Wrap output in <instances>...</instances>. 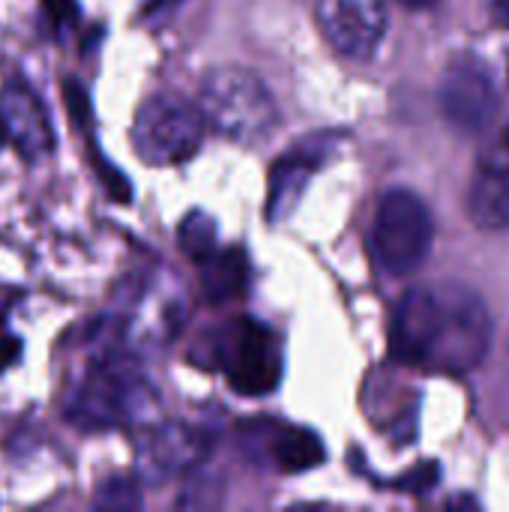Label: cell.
<instances>
[{
	"instance_id": "6da1fadb",
	"label": "cell",
	"mask_w": 509,
	"mask_h": 512,
	"mask_svg": "<svg viewBox=\"0 0 509 512\" xmlns=\"http://www.w3.org/2000/svg\"><path fill=\"white\" fill-rule=\"evenodd\" d=\"M489 345V306L468 285H417L396 303L390 354L399 363L441 375H468L486 360Z\"/></svg>"
},
{
	"instance_id": "7a4b0ae2",
	"label": "cell",
	"mask_w": 509,
	"mask_h": 512,
	"mask_svg": "<svg viewBox=\"0 0 509 512\" xmlns=\"http://www.w3.org/2000/svg\"><path fill=\"white\" fill-rule=\"evenodd\" d=\"M156 414L159 396L126 354H102L63 405L66 423L78 432L144 429Z\"/></svg>"
},
{
	"instance_id": "3957f363",
	"label": "cell",
	"mask_w": 509,
	"mask_h": 512,
	"mask_svg": "<svg viewBox=\"0 0 509 512\" xmlns=\"http://www.w3.org/2000/svg\"><path fill=\"white\" fill-rule=\"evenodd\" d=\"M198 108L207 120V129L243 147L261 144L279 123L273 93L255 72L243 66H219L207 72L198 90Z\"/></svg>"
},
{
	"instance_id": "277c9868",
	"label": "cell",
	"mask_w": 509,
	"mask_h": 512,
	"mask_svg": "<svg viewBox=\"0 0 509 512\" xmlns=\"http://www.w3.org/2000/svg\"><path fill=\"white\" fill-rule=\"evenodd\" d=\"M207 120L198 102L183 99L180 93H153L141 102L132 123L135 153L147 165H180L189 162L204 144Z\"/></svg>"
},
{
	"instance_id": "5b68a950",
	"label": "cell",
	"mask_w": 509,
	"mask_h": 512,
	"mask_svg": "<svg viewBox=\"0 0 509 512\" xmlns=\"http://www.w3.org/2000/svg\"><path fill=\"white\" fill-rule=\"evenodd\" d=\"M435 240V219L411 189H390L375 213L372 255L381 273L408 276L423 267Z\"/></svg>"
},
{
	"instance_id": "8992f818",
	"label": "cell",
	"mask_w": 509,
	"mask_h": 512,
	"mask_svg": "<svg viewBox=\"0 0 509 512\" xmlns=\"http://www.w3.org/2000/svg\"><path fill=\"white\" fill-rule=\"evenodd\" d=\"M213 366L240 396H267L282 381V345L255 318H234L213 333Z\"/></svg>"
},
{
	"instance_id": "52a82bcc",
	"label": "cell",
	"mask_w": 509,
	"mask_h": 512,
	"mask_svg": "<svg viewBox=\"0 0 509 512\" xmlns=\"http://www.w3.org/2000/svg\"><path fill=\"white\" fill-rule=\"evenodd\" d=\"M438 105L444 120L459 135L474 138L489 132L501 111V96L492 69L477 54H456L444 69Z\"/></svg>"
},
{
	"instance_id": "ba28073f",
	"label": "cell",
	"mask_w": 509,
	"mask_h": 512,
	"mask_svg": "<svg viewBox=\"0 0 509 512\" xmlns=\"http://www.w3.org/2000/svg\"><path fill=\"white\" fill-rule=\"evenodd\" d=\"M210 450H213V438L201 426L183 420H165V423L156 420L138 429L135 468L138 477L147 483H168L198 471L210 456Z\"/></svg>"
},
{
	"instance_id": "9c48e42d",
	"label": "cell",
	"mask_w": 509,
	"mask_h": 512,
	"mask_svg": "<svg viewBox=\"0 0 509 512\" xmlns=\"http://www.w3.org/2000/svg\"><path fill=\"white\" fill-rule=\"evenodd\" d=\"M315 18L324 39L351 60H369L387 33L384 0H318Z\"/></svg>"
},
{
	"instance_id": "30bf717a",
	"label": "cell",
	"mask_w": 509,
	"mask_h": 512,
	"mask_svg": "<svg viewBox=\"0 0 509 512\" xmlns=\"http://www.w3.org/2000/svg\"><path fill=\"white\" fill-rule=\"evenodd\" d=\"M468 216L483 231L509 228V132L486 144L468 186Z\"/></svg>"
},
{
	"instance_id": "8fae6325",
	"label": "cell",
	"mask_w": 509,
	"mask_h": 512,
	"mask_svg": "<svg viewBox=\"0 0 509 512\" xmlns=\"http://www.w3.org/2000/svg\"><path fill=\"white\" fill-rule=\"evenodd\" d=\"M333 135H312L303 138L300 144H294L291 150H285V156H279L270 168V186H267V207L264 216L270 222H282L297 201L303 198L312 174L327 162V156L333 153Z\"/></svg>"
},
{
	"instance_id": "7c38bea8",
	"label": "cell",
	"mask_w": 509,
	"mask_h": 512,
	"mask_svg": "<svg viewBox=\"0 0 509 512\" xmlns=\"http://www.w3.org/2000/svg\"><path fill=\"white\" fill-rule=\"evenodd\" d=\"M0 114L9 129V144L27 159L36 162L39 156L51 153L54 147V132L48 111L42 99L24 84V81H9L0 93Z\"/></svg>"
},
{
	"instance_id": "4fadbf2b",
	"label": "cell",
	"mask_w": 509,
	"mask_h": 512,
	"mask_svg": "<svg viewBox=\"0 0 509 512\" xmlns=\"http://www.w3.org/2000/svg\"><path fill=\"white\" fill-rule=\"evenodd\" d=\"M264 447L282 474H306L327 459L324 441L303 426H270Z\"/></svg>"
},
{
	"instance_id": "5bb4252c",
	"label": "cell",
	"mask_w": 509,
	"mask_h": 512,
	"mask_svg": "<svg viewBox=\"0 0 509 512\" xmlns=\"http://www.w3.org/2000/svg\"><path fill=\"white\" fill-rule=\"evenodd\" d=\"M201 291L210 303H225L234 300L240 294H246L249 288V258L243 246H231V249H216L204 264H201Z\"/></svg>"
},
{
	"instance_id": "9a60e30c",
	"label": "cell",
	"mask_w": 509,
	"mask_h": 512,
	"mask_svg": "<svg viewBox=\"0 0 509 512\" xmlns=\"http://www.w3.org/2000/svg\"><path fill=\"white\" fill-rule=\"evenodd\" d=\"M177 246L183 249L186 258L204 264L219 249L216 219L210 213H204V210H189L177 225Z\"/></svg>"
},
{
	"instance_id": "2e32d148",
	"label": "cell",
	"mask_w": 509,
	"mask_h": 512,
	"mask_svg": "<svg viewBox=\"0 0 509 512\" xmlns=\"http://www.w3.org/2000/svg\"><path fill=\"white\" fill-rule=\"evenodd\" d=\"M93 507H99V510H138L141 492L129 477H111L96 489Z\"/></svg>"
},
{
	"instance_id": "e0dca14e",
	"label": "cell",
	"mask_w": 509,
	"mask_h": 512,
	"mask_svg": "<svg viewBox=\"0 0 509 512\" xmlns=\"http://www.w3.org/2000/svg\"><path fill=\"white\" fill-rule=\"evenodd\" d=\"M93 165H96V171H99V177H102V183H105V189H108V195L117 201V204H129V198H132V186H129V180L111 165V162H105L102 156H99V150L93 147Z\"/></svg>"
},
{
	"instance_id": "ac0fdd59",
	"label": "cell",
	"mask_w": 509,
	"mask_h": 512,
	"mask_svg": "<svg viewBox=\"0 0 509 512\" xmlns=\"http://www.w3.org/2000/svg\"><path fill=\"white\" fill-rule=\"evenodd\" d=\"M63 99H66V105H69L72 120H75L81 129H87V126H90V96H87V90H84L75 78H69V81L63 84Z\"/></svg>"
},
{
	"instance_id": "d6986e66",
	"label": "cell",
	"mask_w": 509,
	"mask_h": 512,
	"mask_svg": "<svg viewBox=\"0 0 509 512\" xmlns=\"http://www.w3.org/2000/svg\"><path fill=\"white\" fill-rule=\"evenodd\" d=\"M42 6L60 30H66L78 21V0H42Z\"/></svg>"
},
{
	"instance_id": "ffe728a7",
	"label": "cell",
	"mask_w": 509,
	"mask_h": 512,
	"mask_svg": "<svg viewBox=\"0 0 509 512\" xmlns=\"http://www.w3.org/2000/svg\"><path fill=\"white\" fill-rule=\"evenodd\" d=\"M180 3H183V0H147V6H144V15H147V18L168 15V12H174Z\"/></svg>"
},
{
	"instance_id": "44dd1931",
	"label": "cell",
	"mask_w": 509,
	"mask_h": 512,
	"mask_svg": "<svg viewBox=\"0 0 509 512\" xmlns=\"http://www.w3.org/2000/svg\"><path fill=\"white\" fill-rule=\"evenodd\" d=\"M18 354H21V342H18V339L3 342V345H0V372H3L9 363H15V360H18Z\"/></svg>"
},
{
	"instance_id": "7402d4cb",
	"label": "cell",
	"mask_w": 509,
	"mask_h": 512,
	"mask_svg": "<svg viewBox=\"0 0 509 512\" xmlns=\"http://www.w3.org/2000/svg\"><path fill=\"white\" fill-rule=\"evenodd\" d=\"M489 9H492L498 24H507L509 27V0H489Z\"/></svg>"
},
{
	"instance_id": "603a6c76",
	"label": "cell",
	"mask_w": 509,
	"mask_h": 512,
	"mask_svg": "<svg viewBox=\"0 0 509 512\" xmlns=\"http://www.w3.org/2000/svg\"><path fill=\"white\" fill-rule=\"evenodd\" d=\"M402 6H408V9H432V6H438L441 0H399Z\"/></svg>"
},
{
	"instance_id": "cb8c5ba5",
	"label": "cell",
	"mask_w": 509,
	"mask_h": 512,
	"mask_svg": "<svg viewBox=\"0 0 509 512\" xmlns=\"http://www.w3.org/2000/svg\"><path fill=\"white\" fill-rule=\"evenodd\" d=\"M9 144V129H6V120H3V114H0V150Z\"/></svg>"
}]
</instances>
